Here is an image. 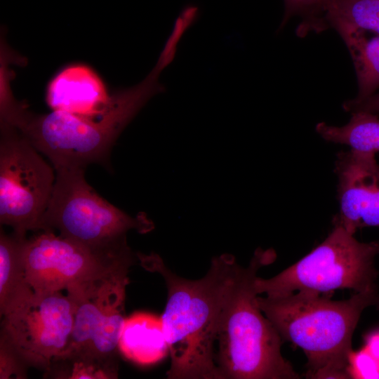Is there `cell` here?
I'll use <instances>...</instances> for the list:
<instances>
[{"mask_svg": "<svg viewBox=\"0 0 379 379\" xmlns=\"http://www.w3.org/2000/svg\"><path fill=\"white\" fill-rule=\"evenodd\" d=\"M22 258L34 291L48 293L129 270L137 255L132 251L117 255L100 252L44 230L25 239Z\"/></svg>", "mask_w": 379, "mask_h": 379, "instance_id": "obj_8", "label": "cell"}, {"mask_svg": "<svg viewBox=\"0 0 379 379\" xmlns=\"http://www.w3.org/2000/svg\"><path fill=\"white\" fill-rule=\"evenodd\" d=\"M364 347L379 363V330L368 333L364 338Z\"/></svg>", "mask_w": 379, "mask_h": 379, "instance_id": "obj_22", "label": "cell"}, {"mask_svg": "<svg viewBox=\"0 0 379 379\" xmlns=\"http://www.w3.org/2000/svg\"><path fill=\"white\" fill-rule=\"evenodd\" d=\"M344 110L351 113L355 112H366L373 114L379 113V93H374L372 95L356 101L353 99L346 100L343 104Z\"/></svg>", "mask_w": 379, "mask_h": 379, "instance_id": "obj_21", "label": "cell"}, {"mask_svg": "<svg viewBox=\"0 0 379 379\" xmlns=\"http://www.w3.org/2000/svg\"><path fill=\"white\" fill-rule=\"evenodd\" d=\"M0 223L26 237L39 230L55 173L41 153L15 127L0 124Z\"/></svg>", "mask_w": 379, "mask_h": 379, "instance_id": "obj_7", "label": "cell"}, {"mask_svg": "<svg viewBox=\"0 0 379 379\" xmlns=\"http://www.w3.org/2000/svg\"><path fill=\"white\" fill-rule=\"evenodd\" d=\"M316 131L324 140L351 149L366 152H379V117L377 114L366 112L352 113L349 122L335 126L325 122L316 125Z\"/></svg>", "mask_w": 379, "mask_h": 379, "instance_id": "obj_15", "label": "cell"}, {"mask_svg": "<svg viewBox=\"0 0 379 379\" xmlns=\"http://www.w3.org/2000/svg\"><path fill=\"white\" fill-rule=\"evenodd\" d=\"M259 307L281 338L300 347L307 359V378H350L352 338L363 311L379 305L377 288L357 292L349 299L298 291L257 297Z\"/></svg>", "mask_w": 379, "mask_h": 379, "instance_id": "obj_2", "label": "cell"}, {"mask_svg": "<svg viewBox=\"0 0 379 379\" xmlns=\"http://www.w3.org/2000/svg\"><path fill=\"white\" fill-rule=\"evenodd\" d=\"M336 32L346 44L355 69L358 93L353 100H364L379 88V34L368 39L360 29H340Z\"/></svg>", "mask_w": 379, "mask_h": 379, "instance_id": "obj_14", "label": "cell"}, {"mask_svg": "<svg viewBox=\"0 0 379 379\" xmlns=\"http://www.w3.org/2000/svg\"><path fill=\"white\" fill-rule=\"evenodd\" d=\"M378 308L379 309V305H378Z\"/></svg>", "mask_w": 379, "mask_h": 379, "instance_id": "obj_24", "label": "cell"}, {"mask_svg": "<svg viewBox=\"0 0 379 379\" xmlns=\"http://www.w3.org/2000/svg\"><path fill=\"white\" fill-rule=\"evenodd\" d=\"M333 1L334 0H323L324 13L326 7Z\"/></svg>", "mask_w": 379, "mask_h": 379, "instance_id": "obj_23", "label": "cell"}, {"mask_svg": "<svg viewBox=\"0 0 379 379\" xmlns=\"http://www.w3.org/2000/svg\"><path fill=\"white\" fill-rule=\"evenodd\" d=\"M112 93L100 74L82 62L67 65L48 81L45 94L52 111L79 115H96L109 105Z\"/></svg>", "mask_w": 379, "mask_h": 379, "instance_id": "obj_11", "label": "cell"}, {"mask_svg": "<svg viewBox=\"0 0 379 379\" xmlns=\"http://www.w3.org/2000/svg\"><path fill=\"white\" fill-rule=\"evenodd\" d=\"M119 351L126 359L140 366L162 360L169 348L161 316L135 312L124 319Z\"/></svg>", "mask_w": 379, "mask_h": 379, "instance_id": "obj_12", "label": "cell"}, {"mask_svg": "<svg viewBox=\"0 0 379 379\" xmlns=\"http://www.w3.org/2000/svg\"><path fill=\"white\" fill-rule=\"evenodd\" d=\"M28 368L29 366L18 352L0 339V378H26Z\"/></svg>", "mask_w": 379, "mask_h": 379, "instance_id": "obj_20", "label": "cell"}, {"mask_svg": "<svg viewBox=\"0 0 379 379\" xmlns=\"http://www.w3.org/2000/svg\"><path fill=\"white\" fill-rule=\"evenodd\" d=\"M339 213L333 224L354 234L358 229L379 227V164L375 153L351 149L337 154Z\"/></svg>", "mask_w": 379, "mask_h": 379, "instance_id": "obj_10", "label": "cell"}, {"mask_svg": "<svg viewBox=\"0 0 379 379\" xmlns=\"http://www.w3.org/2000/svg\"><path fill=\"white\" fill-rule=\"evenodd\" d=\"M27 238L0 231V314L4 317L29 300L34 291L27 280L22 247Z\"/></svg>", "mask_w": 379, "mask_h": 379, "instance_id": "obj_13", "label": "cell"}, {"mask_svg": "<svg viewBox=\"0 0 379 379\" xmlns=\"http://www.w3.org/2000/svg\"><path fill=\"white\" fill-rule=\"evenodd\" d=\"M146 270L160 274L167 289L161 315L169 348L168 379H221L215 345L223 306L240 266L234 255L212 258L204 277H181L157 253H136Z\"/></svg>", "mask_w": 379, "mask_h": 379, "instance_id": "obj_1", "label": "cell"}, {"mask_svg": "<svg viewBox=\"0 0 379 379\" xmlns=\"http://www.w3.org/2000/svg\"><path fill=\"white\" fill-rule=\"evenodd\" d=\"M275 259L257 250L239 266L227 295L218 329L215 360L221 379H296L299 375L281 352V337L258 306V270Z\"/></svg>", "mask_w": 379, "mask_h": 379, "instance_id": "obj_4", "label": "cell"}, {"mask_svg": "<svg viewBox=\"0 0 379 379\" xmlns=\"http://www.w3.org/2000/svg\"><path fill=\"white\" fill-rule=\"evenodd\" d=\"M168 66L157 60L139 84L112 93L108 107L96 115H79L61 111L37 114L27 109L15 128L54 168H83L105 164L116 140L154 95L166 91L159 77Z\"/></svg>", "mask_w": 379, "mask_h": 379, "instance_id": "obj_3", "label": "cell"}, {"mask_svg": "<svg viewBox=\"0 0 379 379\" xmlns=\"http://www.w3.org/2000/svg\"><path fill=\"white\" fill-rule=\"evenodd\" d=\"M379 241L360 242L342 226L333 229L324 241L297 262L270 279L258 277V294L274 297L298 291L319 294L337 289L355 293L375 289L378 272L375 260Z\"/></svg>", "mask_w": 379, "mask_h": 379, "instance_id": "obj_6", "label": "cell"}, {"mask_svg": "<svg viewBox=\"0 0 379 379\" xmlns=\"http://www.w3.org/2000/svg\"><path fill=\"white\" fill-rule=\"evenodd\" d=\"M347 372L350 378L379 379V363L364 346L350 353Z\"/></svg>", "mask_w": 379, "mask_h": 379, "instance_id": "obj_19", "label": "cell"}, {"mask_svg": "<svg viewBox=\"0 0 379 379\" xmlns=\"http://www.w3.org/2000/svg\"><path fill=\"white\" fill-rule=\"evenodd\" d=\"M118 367L117 363L79 351L56 357L44 375L59 379H111L117 378Z\"/></svg>", "mask_w": 379, "mask_h": 379, "instance_id": "obj_16", "label": "cell"}, {"mask_svg": "<svg viewBox=\"0 0 379 379\" xmlns=\"http://www.w3.org/2000/svg\"><path fill=\"white\" fill-rule=\"evenodd\" d=\"M328 27L360 29L379 34V0H334L326 8Z\"/></svg>", "mask_w": 379, "mask_h": 379, "instance_id": "obj_17", "label": "cell"}, {"mask_svg": "<svg viewBox=\"0 0 379 379\" xmlns=\"http://www.w3.org/2000/svg\"><path fill=\"white\" fill-rule=\"evenodd\" d=\"M53 192L39 230H58L60 236L93 250L121 254L131 251L126 234L154 228L145 213L132 217L96 193L86 180L85 168H55Z\"/></svg>", "mask_w": 379, "mask_h": 379, "instance_id": "obj_5", "label": "cell"}, {"mask_svg": "<svg viewBox=\"0 0 379 379\" xmlns=\"http://www.w3.org/2000/svg\"><path fill=\"white\" fill-rule=\"evenodd\" d=\"M0 339L11 345L29 367L46 372L67 348L74 324V304L60 291L35 293L2 317Z\"/></svg>", "mask_w": 379, "mask_h": 379, "instance_id": "obj_9", "label": "cell"}, {"mask_svg": "<svg viewBox=\"0 0 379 379\" xmlns=\"http://www.w3.org/2000/svg\"><path fill=\"white\" fill-rule=\"evenodd\" d=\"M284 4L285 11L279 29L296 15L302 18L297 29L298 36H305L311 32L319 33L327 29L323 0H284Z\"/></svg>", "mask_w": 379, "mask_h": 379, "instance_id": "obj_18", "label": "cell"}]
</instances>
